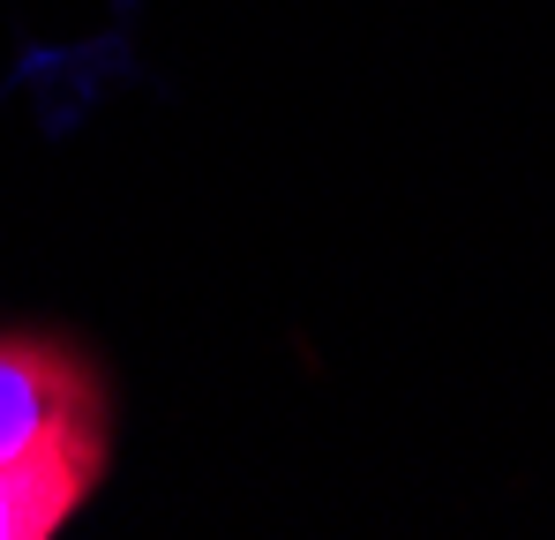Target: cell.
<instances>
[{
	"label": "cell",
	"instance_id": "6da1fadb",
	"mask_svg": "<svg viewBox=\"0 0 555 540\" xmlns=\"http://www.w3.org/2000/svg\"><path fill=\"white\" fill-rule=\"evenodd\" d=\"M105 473V375L68 338L0 331V540H53Z\"/></svg>",
	"mask_w": 555,
	"mask_h": 540
}]
</instances>
